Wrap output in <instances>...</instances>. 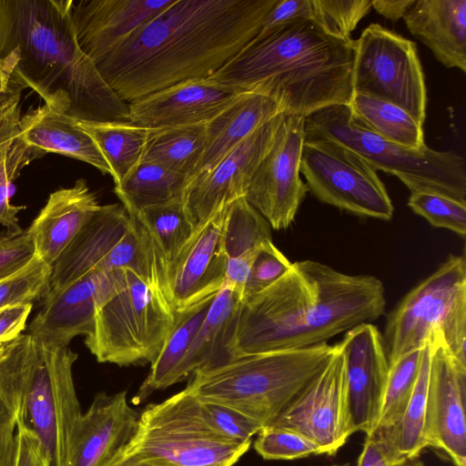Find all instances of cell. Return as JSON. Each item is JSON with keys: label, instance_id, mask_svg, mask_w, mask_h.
<instances>
[{"label": "cell", "instance_id": "cell-52", "mask_svg": "<svg viewBox=\"0 0 466 466\" xmlns=\"http://www.w3.org/2000/svg\"><path fill=\"white\" fill-rule=\"evenodd\" d=\"M414 2L415 0H372L371 7L386 18L397 22Z\"/></svg>", "mask_w": 466, "mask_h": 466}, {"label": "cell", "instance_id": "cell-40", "mask_svg": "<svg viewBox=\"0 0 466 466\" xmlns=\"http://www.w3.org/2000/svg\"><path fill=\"white\" fill-rule=\"evenodd\" d=\"M52 266L35 256L23 268L0 281V309L33 304L51 289Z\"/></svg>", "mask_w": 466, "mask_h": 466}, {"label": "cell", "instance_id": "cell-34", "mask_svg": "<svg viewBox=\"0 0 466 466\" xmlns=\"http://www.w3.org/2000/svg\"><path fill=\"white\" fill-rule=\"evenodd\" d=\"M190 179L160 165L141 160L114 191L130 217L157 205L184 198Z\"/></svg>", "mask_w": 466, "mask_h": 466}, {"label": "cell", "instance_id": "cell-12", "mask_svg": "<svg viewBox=\"0 0 466 466\" xmlns=\"http://www.w3.org/2000/svg\"><path fill=\"white\" fill-rule=\"evenodd\" d=\"M353 91L395 104L421 126L427 94L414 42L370 24L355 40Z\"/></svg>", "mask_w": 466, "mask_h": 466}, {"label": "cell", "instance_id": "cell-49", "mask_svg": "<svg viewBox=\"0 0 466 466\" xmlns=\"http://www.w3.org/2000/svg\"><path fill=\"white\" fill-rule=\"evenodd\" d=\"M33 304L0 309V345L15 339L24 330Z\"/></svg>", "mask_w": 466, "mask_h": 466}, {"label": "cell", "instance_id": "cell-45", "mask_svg": "<svg viewBox=\"0 0 466 466\" xmlns=\"http://www.w3.org/2000/svg\"><path fill=\"white\" fill-rule=\"evenodd\" d=\"M201 413L208 424L219 435L237 442L252 441L263 428L239 411L215 402L199 400Z\"/></svg>", "mask_w": 466, "mask_h": 466}, {"label": "cell", "instance_id": "cell-4", "mask_svg": "<svg viewBox=\"0 0 466 466\" xmlns=\"http://www.w3.org/2000/svg\"><path fill=\"white\" fill-rule=\"evenodd\" d=\"M355 40L299 19L259 33L209 78L273 97L285 113L307 116L353 97Z\"/></svg>", "mask_w": 466, "mask_h": 466}, {"label": "cell", "instance_id": "cell-3", "mask_svg": "<svg viewBox=\"0 0 466 466\" xmlns=\"http://www.w3.org/2000/svg\"><path fill=\"white\" fill-rule=\"evenodd\" d=\"M72 0H0V56L14 60L10 83L45 105L88 121H128V104L81 49Z\"/></svg>", "mask_w": 466, "mask_h": 466}, {"label": "cell", "instance_id": "cell-11", "mask_svg": "<svg viewBox=\"0 0 466 466\" xmlns=\"http://www.w3.org/2000/svg\"><path fill=\"white\" fill-rule=\"evenodd\" d=\"M300 173L321 202L360 217L390 220L394 208L377 170L333 140L304 135Z\"/></svg>", "mask_w": 466, "mask_h": 466}, {"label": "cell", "instance_id": "cell-42", "mask_svg": "<svg viewBox=\"0 0 466 466\" xmlns=\"http://www.w3.org/2000/svg\"><path fill=\"white\" fill-rule=\"evenodd\" d=\"M408 206L432 226L465 237L466 204L437 193L416 191L410 193Z\"/></svg>", "mask_w": 466, "mask_h": 466}, {"label": "cell", "instance_id": "cell-48", "mask_svg": "<svg viewBox=\"0 0 466 466\" xmlns=\"http://www.w3.org/2000/svg\"><path fill=\"white\" fill-rule=\"evenodd\" d=\"M312 18L311 0H277L268 13L260 31L295 20Z\"/></svg>", "mask_w": 466, "mask_h": 466}, {"label": "cell", "instance_id": "cell-41", "mask_svg": "<svg viewBox=\"0 0 466 466\" xmlns=\"http://www.w3.org/2000/svg\"><path fill=\"white\" fill-rule=\"evenodd\" d=\"M372 0H311L312 18L326 34L351 41V33L370 11Z\"/></svg>", "mask_w": 466, "mask_h": 466}, {"label": "cell", "instance_id": "cell-19", "mask_svg": "<svg viewBox=\"0 0 466 466\" xmlns=\"http://www.w3.org/2000/svg\"><path fill=\"white\" fill-rule=\"evenodd\" d=\"M243 92L209 77L183 81L128 103V121L147 129L207 124Z\"/></svg>", "mask_w": 466, "mask_h": 466}, {"label": "cell", "instance_id": "cell-13", "mask_svg": "<svg viewBox=\"0 0 466 466\" xmlns=\"http://www.w3.org/2000/svg\"><path fill=\"white\" fill-rule=\"evenodd\" d=\"M270 426L294 431L334 455L353 434L345 359L339 343L322 370Z\"/></svg>", "mask_w": 466, "mask_h": 466}, {"label": "cell", "instance_id": "cell-54", "mask_svg": "<svg viewBox=\"0 0 466 466\" xmlns=\"http://www.w3.org/2000/svg\"><path fill=\"white\" fill-rule=\"evenodd\" d=\"M22 89V87L10 83L8 87L0 90V114L20 103Z\"/></svg>", "mask_w": 466, "mask_h": 466}, {"label": "cell", "instance_id": "cell-47", "mask_svg": "<svg viewBox=\"0 0 466 466\" xmlns=\"http://www.w3.org/2000/svg\"><path fill=\"white\" fill-rule=\"evenodd\" d=\"M16 453L15 466H50L41 442L28 422L16 419Z\"/></svg>", "mask_w": 466, "mask_h": 466}, {"label": "cell", "instance_id": "cell-44", "mask_svg": "<svg viewBox=\"0 0 466 466\" xmlns=\"http://www.w3.org/2000/svg\"><path fill=\"white\" fill-rule=\"evenodd\" d=\"M291 264L272 240L265 242L259 248L251 264L243 290L242 301L275 283L290 268Z\"/></svg>", "mask_w": 466, "mask_h": 466}, {"label": "cell", "instance_id": "cell-5", "mask_svg": "<svg viewBox=\"0 0 466 466\" xmlns=\"http://www.w3.org/2000/svg\"><path fill=\"white\" fill-rule=\"evenodd\" d=\"M335 345L273 350L196 371L187 386L202 401L230 407L270 425L326 365Z\"/></svg>", "mask_w": 466, "mask_h": 466}, {"label": "cell", "instance_id": "cell-39", "mask_svg": "<svg viewBox=\"0 0 466 466\" xmlns=\"http://www.w3.org/2000/svg\"><path fill=\"white\" fill-rule=\"evenodd\" d=\"M45 154L25 144L19 134L0 157V225L9 233H21L17 214L25 208L10 203V187L24 167Z\"/></svg>", "mask_w": 466, "mask_h": 466}, {"label": "cell", "instance_id": "cell-14", "mask_svg": "<svg viewBox=\"0 0 466 466\" xmlns=\"http://www.w3.org/2000/svg\"><path fill=\"white\" fill-rule=\"evenodd\" d=\"M304 116L285 113L275 141L258 165L245 198L274 229L288 228L309 191L300 178Z\"/></svg>", "mask_w": 466, "mask_h": 466}, {"label": "cell", "instance_id": "cell-35", "mask_svg": "<svg viewBox=\"0 0 466 466\" xmlns=\"http://www.w3.org/2000/svg\"><path fill=\"white\" fill-rule=\"evenodd\" d=\"M206 124L149 129L143 161L160 165L190 179L201 157Z\"/></svg>", "mask_w": 466, "mask_h": 466}, {"label": "cell", "instance_id": "cell-30", "mask_svg": "<svg viewBox=\"0 0 466 466\" xmlns=\"http://www.w3.org/2000/svg\"><path fill=\"white\" fill-rule=\"evenodd\" d=\"M429 370L428 342L422 349L417 381L401 417L392 426L370 433L396 466H422L420 455L426 449L424 428Z\"/></svg>", "mask_w": 466, "mask_h": 466}, {"label": "cell", "instance_id": "cell-7", "mask_svg": "<svg viewBox=\"0 0 466 466\" xmlns=\"http://www.w3.org/2000/svg\"><path fill=\"white\" fill-rule=\"evenodd\" d=\"M304 135L345 146L376 170L397 177L410 192L437 193L466 204V165L460 154L427 146L410 149L389 141L363 126L350 105H331L308 115Z\"/></svg>", "mask_w": 466, "mask_h": 466}, {"label": "cell", "instance_id": "cell-26", "mask_svg": "<svg viewBox=\"0 0 466 466\" xmlns=\"http://www.w3.org/2000/svg\"><path fill=\"white\" fill-rule=\"evenodd\" d=\"M402 18L443 66L466 72V0H415Z\"/></svg>", "mask_w": 466, "mask_h": 466}, {"label": "cell", "instance_id": "cell-8", "mask_svg": "<svg viewBox=\"0 0 466 466\" xmlns=\"http://www.w3.org/2000/svg\"><path fill=\"white\" fill-rule=\"evenodd\" d=\"M113 272V286L96 310L85 344L98 362L152 364L176 321L177 311L160 287L135 272Z\"/></svg>", "mask_w": 466, "mask_h": 466}, {"label": "cell", "instance_id": "cell-17", "mask_svg": "<svg viewBox=\"0 0 466 466\" xmlns=\"http://www.w3.org/2000/svg\"><path fill=\"white\" fill-rule=\"evenodd\" d=\"M226 208L197 225L191 238L163 275V292L176 311L215 295L224 285L226 259L221 237Z\"/></svg>", "mask_w": 466, "mask_h": 466}, {"label": "cell", "instance_id": "cell-43", "mask_svg": "<svg viewBox=\"0 0 466 466\" xmlns=\"http://www.w3.org/2000/svg\"><path fill=\"white\" fill-rule=\"evenodd\" d=\"M254 449L265 460L292 461L319 454V446L291 430L264 426L254 442Z\"/></svg>", "mask_w": 466, "mask_h": 466}, {"label": "cell", "instance_id": "cell-28", "mask_svg": "<svg viewBox=\"0 0 466 466\" xmlns=\"http://www.w3.org/2000/svg\"><path fill=\"white\" fill-rule=\"evenodd\" d=\"M241 301V296L228 285L224 284L217 292L189 349L171 376L170 386L196 371L230 360L228 348Z\"/></svg>", "mask_w": 466, "mask_h": 466}, {"label": "cell", "instance_id": "cell-27", "mask_svg": "<svg viewBox=\"0 0 466 466\" xmlns=\"http://www.w3.org/2000/svg\"><path fill=\"white\" fill-rule=\"evenodd\" d=\"M29 147L44 154L66 156L111 176V170L93 138L65 112L43 105L21 116L18 132Z\"/></svg>", "mask_w": 466, "mask_h": 466}, {"label": "cell", "instance_id": "cell-22", "mask_svg": "<svg viewBox=\"0 0 466 466\" xmlns=\"http://www.w3.org/2000/svg\"><path fill=\"white\" fill-rule=\"evenodd\" d=\"M139 413L127 391L97 393L82 413L74 435L71 466H104L125 451L134 437Z\"/></svg>", "mask_w": 466, "mask_h": 466}, {"label": "cell", "instance_id": "cell-1", "mask_svg": "<svg viewBox=\"0 0 466 466\" xmlns=\"http://www.w3.org/2000/svg\"><path fill=\"white\" fill-rule=\"evenodd\" d=\"M277 0H174L96 64L126 103L208 78L260 31Z\"/></svg>", "mask_w": 466, "mask_h": 466}, {"label": "cell", "instance_id": "cell-29", "mask_svg": "<svg viewBox=\"0 0 466 466\" xmlns=\"http://www.w3.org/2000/svg\"><path fill=\"white\" fill-rule=\"evenodd\" d=\"M221 240L226 259L224 284L232 287L242 299L251 264L259 248L272 240L271 228L264 217L241 198L230 203L225 210Z\"/></svg>", "mask_w": 466, "mask_h": 466}, {"label": "cell", "instance_id": "cell-38", "mask_svg": "<svg viewBox=\"0 0 466 466\" xmlns=\"http://www.w3.org/2000/svg\"><path fill=\"white\" fill-rule=\"evenodd\" d=\"M422 349L410 351L390 363L380 413L371 432L392 426L401 417L417 381Z\"/></svg>", "mask_w": 466, "mask_h": 466}, {"label": "cell", "instance_id": "cell-21", "mask_svg": "<svg viewBox=\"0 0 466 466\" xmlns=\"http://www.w3.org/2000/svg\"><path fill=\"white\" fill-rule=\"evenodd\" d=\"M174 0H72L81 49L96 64Z\"/></svg>", "mask_w": 466, "mask_h": 466}, {"label": "cell", "instance_id": "cell-9", "mask_svg": "<svg viewBox=\"0 0 466 466\" xmlns=\"http://www.w3.org/2000/svg\"><path fill=\"white\" fill-rule=\"evenodd\" d=\"M250 445L217 433L204 419L199 400L184 389L139 413L124 452L153 466H233Z\"/></svg>", "mask_w": 466, "mask_h": 466}, {"label": "cell", "instance_id": "cell-55", "mask_svg": "<svg viewBox=\"0 0 466 466\" xmlns=\"http://www.w3.org/2000/svg\"><path fill=\"white\" fill-rule=\"evenodd\" d=\"M16 427V419L12 410L0 399V439Z\"/></svg>", "mask_w": 466, "mask_h": 466}, {"label": "cell", "instance_id": "cell-31", "mask_svg": "<svg viewBox=\"0 0 466 466\" xmlns=\"http://www.w3.org/2000/svg\"><path fill=\"white\" fill-rule=\"evenodd\" d=\"M132 218L141 225L151 240L162 286L166 269L193 236L197 222L185 198L147 208Z\"/></svg>", "mask_w": 466, "mask_h": 466}, {"label": "cell", "instance_id": "cell-56", "mask_svg": "<svg viewBox=\"0 0 466 466\" xmlns=\"http://www.w3.org/2000/svg\"><path fill=\"white\" fill-rule=\"evenodd\" d=\"M13 67L14 60L10 55L0 56V90L9 86Z\"/></svg>", "mask_w": 466, "mask_h": 466}, {"label": "cell", "instance_id": "cell-15", "mask_svg": "<svg viewBox=\"0 0 466 466\" xmlns=\"http://www.w3.org/2000/svg\"><path fill=\"white\" fill-rule=\"evenodd\" d=\"M429 346L425 445L454 466H466V365L440 334L432 335Z\"/></svg>", "mask_w": 466, "mask_h": 466}, {"label": "cell", "instance_id": "cell-51", "mask_svg": "<svg viewBox=\"0 0 466 466\" xmlns=\"http://www.w3.org/2000/svg\"><path fill=\"white\" fill-rule=\"evenodd\" d=\"M357 466H396L385 452L383 447L372 435H366Z\"/></svg>", "mask_w": 466, "mask_h": 466}, {"label": "cell", "instance_id": "cell-37", "mask_svg": "<svg viewBox=\"0 0 466 466\" xmlns=\"http://www.w3.org/2000/svg\"><path fill=\"white\" fill-rule=\"evenodd\" d=\"M130 218L127 230L96 269L112 272L127 268L162 289L157 256L151 240L141 225L134 218Z\"/></svg>", "mask_w": 466, "mask_h": 466}, {"label": "cell", "instance_id": "cell-25", "mask_svg": "<svg viewBox=\"0 0 466 466\" xmlns=\"http://www.w3.org/2000/svg\"><path fill=\"white\" fill-rule=\"evenodd\" d=\"M282 112L281 106L267 94L256 90L241 93L206 124L205 146L192 180L210 171L254 131Z\"/></svg>", "mask_w": 466, "mask_h": 466}, {"label": "cell", "instance_id": "cell-58", "mask_svg": "<svg viewBox=\"0 0 466 466\" xmlns=\"http://www.w3.org/2000/svg\"><path fill=\"white\" fill-rule=\"evenodd\" d=\"M333 466H335V465H333Z\"/></svg>", "mask_w": 466, "mask_h": 466}, {"label": "cell", "instance_id": "cell-10", "mask_svg": "<svg viewBox=\"0 0 466 466\" xmlns=\"http://www.w3.org/2000/svg\"><path fill=\"white\" fill-rule=\"evenodd\" d=\"M440 334L466 365V259L450 255L390 313L383 341L389 364Z\"/></svg>", "mask_w": 466, "mask_h": 466}, {"label": "cell", "instance_id": "cell-20", "mask_svg": "<svg viewBox=\"0 0 466 466\" xmlns=\"http://www.w3.org/2000/svg\"><path fill=\"white\" fill-rule=\"evenodd\" d=\"M113 272L93 269L65 289L50 290L31 321L30 335L49 347L66 348L93 330L96 313L113 286Z\"/></svg>", "mask_w": 466, "mask_h": 466}, {"label": "cell", "instance_id": "cell-46", "mask_svg": "<svg viewBox=\"0 0 466 466\" xmlns=\"http://www.w3.org/2000/svg\"><path fill=\"white\" fill-rule=\"evenodd\" d=\"M35 256L27 230L0 235V281L26 266Z\"/></svg>", "mask_w": 466, "mask_h": 466}, {"label": "cell", "instance_id": "cell-50", "mask_svg": "<svg viewBox=\"0 0 466 466\" xmlns=\"http://www.w3.org/2000/svg\"><path fill=\"white\" fill-rule=\"evenodd\" d=\"M21 116L20 103L0 114V157L17 136Z\"/></svg>", "mask_w": 466, "mask_h": 466}, {"label": "cell", "instance_id": "cell-33", "mask_svg": "<svg viewBox=\"0 0 466 466\" xmlns=\"http://www.w3.org/2000/svg\"><path fill=\"white\" fill-rule=\"evenodd\" d=\"M216 294L177 311L175 324L157 359L150 364V371L134 401L142 402L154 391L170 386L171 376L189 349Z\"/></svg>", "mask_w": 466, "mask_h": 466}, {"label": "cell", "instance_id": "cell-18", "mask_svg": "<svg viewBox=\"0 0 466 466\" xmlns=\"http://www.w3.org/2000/svg\"><path fill=\"white\" fill-rule=\"evenodd\" d=\"M345 359L353 433L369 435L377 421L389 374L383 336L371 323L348 330L339 342Z\"/></svg>", "mask_w": 466, "mask_h": 466}, {"label": "cell", "instance_id": "cell-2", "mask_svg": "<svg viewBox=\"0 0 466 466\" xmlns=\"http://www.w3.org/2000/svg\"><path fill=\"white\" fill-rule=\"evenodd\" d=\"M382 282L323 263L296 261L275 283L241 301L230 340V360L326 343L385 311Z\"/></svg>", "mask_w": 466, "mask_h": 466}, {"label": "cell", "instance_id": "cell-16", "mask_svg": "<svg viewBox=\"0 0 466 466\" xmlns=\"http://www.w3.org/2000/svg\"><path fill=\"white\" fill-rule=\"evenodd\" d=\"M285 116L282 112L263 124L210 171L193 179L185 201L197 225H202L233 201L245 198L251 179L271 148Z\"/></svg>", "mask_w": 466, "mask_h": 466}, {"label": "cell", "instance_id": "cell-36", "mask_svg": "<svg viewBox=\"0 0 466 466\" xmlns=\"http://www.w3.org/2000/svg\"><path fill=\"white\" fill-rule=\"evenodd\" d=\"M349 105L353 116L376 135L410 149L426 147L422 126L399 106L356 93Z\"/></svg>", "mask_w": 466, "mask_h": 466}, {"label": "cell", "instance_id": "cell-24", "mask_svg": "<svg viewBox=\"0 0 466 466\" xmlns=\"http://www.w3.org/2000/svg\"><path fill=\"white\" fill-rule=\"evenodd\" d=\"M130 220L122 204L100 206L53 265L50 290L63 289L96 269L124 236Z\"/></svg>", "mask_w": 466, "mask_h": 466}, {"label": "cell", "instance_id": "cell-6", "mask_svg": "<svg viewBox=\"0 0 466 466\" xmlns=\"http://www.w3.org/2000/svg\"><path fill=\"white\" fill-rule=\"evenodd\" d=\"M76 359L68 347H49L30 334H20L10 345L12 397L50 466H71L74 435L82 415L73 379Z\"/></svg>", "mask_w": 466, "mask_h": 466}, {"label": "cell", "instance_id": "cell-57", "mask_svg": "<svg viewBox=\"0 0 466 466\" xmlns=\"http://www.w3.org/2000/svg\"><path fill=\"white\" fill-rule=\"evenodd\" d=\"M104 466H153L142 461L133 456L126 454L124 451L116 456Z\"/></svg>", "mask_w": 466, "mask_h": 466}, {"label": "cell", "instance_id": "cell-32", "mask_svg": "<svg viewBox=\"0 0 466 466\" xmlns=\"http://www.w3.org/2000/svg\"><path fill=\"white\" fill-rule=\"evenodd\" d=\"M76 124L95 141L111 170L115 186L120 185L141 161L149 129L129 121H88Z\"/></svg>", "mask_w": 466, "mask_h": 466}, {"label": "cell", "instance_id": "cell-53", "mask_svg": "<svg viewBox=\"0 0 466 466\" xmlns=\"http://www.w3.org/2000/svg\"><path fill=\"white\" fill-rule=\"evenodd\" d=\"M16 427L0 439V466H15L16 453Z\"/></svg>", "mask_w": 466, "mask_h": 466}, {"label": "cell", "instance_id": "cell-23", "mask_svg": "<svg viewBox=\"0 0 466 466\" xmlns=\"http://www.w3.org/2000/svg\"><path fill=\"white\" fill-rule=\"evenodd\" d=\"M99 207L96 195L83 178L76 180L71 187L51 193L26 229L33 240L35 256L53 267Z\"/></svg>", "mask_w": 466, "mask_h": 466}]
</instances>
